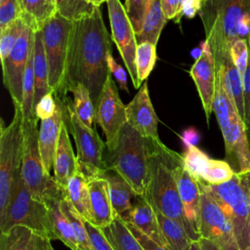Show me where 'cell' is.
<instances>
[{"mask_svg": "<svg viewBox=\"0 0 250 250\" xmlns=\"http://www.w3.org/2000/svg\"><path fill=\"white\" fill-rule=\"evenodd\" d=\"M111 53V39L104 25L100 8L75 21L69 34L65 87L83 84L96 106L104 85L110 73L107 57Z\"/></svg>", "mask_w": 250, "mask_h": 250, "instance_id": "6da1fadb", "label": "cell"}, {"mask_svg": "<svg viewBox=\"0 0 250 250\" xmlns=\"http://www.w3.org/2000/svg\"><path fill=\"white\" fill-rule=\"evenodd\" d=\"M148 158V186L144 197L153 203L164 215L179 222L193 240L186 221L181 201L175 165L182 156L166 146L161 141L146 139Z\"/></svg>", "mask_w": 250, "mask_h": 250, "instance_id": "7a4b0ae2", "label": "cell"}, {"mask_svg": "<svg viewBox=\"0 0 250 250\" xmlns=\"http://www.w3.org/2000/svg\"><path fill=\"white\" fill-rule=\"evenodd\" d=\"M248 14L250 0H202L199 16L216 69L230 57V47L239 38V25Z\"/></svg>", "mask_w": 250, "mask_h": 250, "instance_id": "3957f363", "label": "cell"}, {"mask_svg": "<svg viewBox=\"0 0 250 250\" xmlns=\"http://www.w3.org/2000/svg\"><path fill=\"white\" fill-rule=\"evenodd\" d=\"M106 170L120 175L138 196L144 197L148 186V158L146 140L126 123L120 130L111 149H104Z\"/></svg>", "mask_w": 250, "mask_h": 250, "instance_id": "277c9868", "label": "cell"}, {"mask_svg": "<svg viewBox=\"0 0 250 250\" xmlns=\"http://www.w3.org/2000/svg\"><path fill=\"white\" fill-rule=\"evenodd\" d=\"M230 221L240 250L250 246V171L235 173L227 183L208 185L199 181Z\"/></svg>", "mask_w": 250, "mask_h": 250, "instance_id": "5b68a950", "label": "cell"}, {"mask_svg": "<svg viewBox=\"0 0 250 250\" xmlns=\"http://www.w3.org/2000/svg\"><path fill=\"white\" fill-rule=\"evenodd\" d=\"M17 225L26 227L51 240L57 239L47 205L33 197L21 169L16 174L8 206L0 216V232H6Z\"/></svg>", "mask_w": 250, "mask_h": 250, "instance_id": "8992f818", "label": "cell"}, {"mask_svg": "<svg viewBox=\"0 0 250 250\" xmlns=\"http://www.w3.org/2000/svg\"><path fill=\"white\" fill-rule=\"evenodd\" d=\"M38 119L22 120V159L21 172L33 197L43 201L49 197L63 195L55 178L46 173L39 149Z\"/></svg>", "mask_w": 250, "mask_h": 250, "instance_id": "52a82bcc", "label": "cell"}, {"mask_svg": "<svg viewBox=\"0 0 250 250\" xmlns=\"http://www.w3.org/2000/svg\"><path fill=\"white\" fill-rule=\"evenodd\" d=\"M72 21L57 13L41 27L51 92L65 101V67ZM61 100V99H60Z\"/></svg>", "mask_w": 250, "mask_h": 250, "instance_id": "ba28073f", "label": "cell"}, {"mask_svg": "<svg viewBox=\"0 0 250 250\" xmlns=\"http://www.w3.org/2000/svg\"><path fill=\"white\" fill-rule=\"evenodd\" d=\"M63 104V121L73 136L79 171L88 179L102 177L106 171L104 162L105 144L99 137L95 128L85 125L76 114L72 103Z\"/></svg>", "mask_w": 250, "mask_h": 250, "instance_id": "9c48e42d", "label": "cell"}, {"mask_svg": "<svg viewBox=\"0 0 250 250\" xmlns=\"http://www.w3.org/2000/svg\"><path fill=\"white\" fill-rule=\"evenodd\" d=\"M14 107L11 123L5 127L1 119L0 126V216L8 206L16 174L21 167L23 116L20 106Z\"/></svg>", "mask_w": 250, "mask_h": 250, "instance_id": "30bf717a", "label": "cell"}, {"mask_svg": "<svg viewBox=\"0 0 250 250\" xmlns=\"http://www.w3.org/2000/svg\"><path fill=\"white\" fill-rule=\"evenodd\" d=\"M200 190V238L213 242L220 250H240L230 221L212 196L201 188Z\"/></svg>", "mask_w": 250, "mask_h": 250, "instance_id": "8fae6325", "label": "cell"}, {"mask_svg": "<svg viewBox=\"0 0 250 250\" xmlns=\"http://www.w3.org/2000/svg\"><path fill=\"white\" fill-rule=\"evenodd\" d=\"M95 121L105 136V148L111 149L122 127L127 123L126 106L122 103L111 74L108 75L96 104Z\"/></svg>", "mask_w": 250, "mask_h": 250, "instance_id": "7c38bea8", "label": "cell"}, {"mask_svg": "<svg viewBox=\"0 0 250 250\" xmlns=\"http://www.w3.org/2000/svg\"><path fill=\"white\" fill-rule=\"evenodd\" d=\"M106 4L111 28V39L121 55L134 86L140 88L141 84L138 79L136 65V52L138 45L136 41V33L129 21L125 7L121 4L120 0H107Z\"/></svg>", "mask_w": 250, "mask_h": 250, "instance_id": "4fadbf2b", "label": "cell"}, {"mask_svg": "<svg viewBox=\"0 0 250 250\" xmlns=\"http://www.w3.org/2000/svg\"><path fill=\"white\" fill-rule=\"evenodd\" d=\"M33 40L34 31L25 25L11 53L2 62L4 85L11 95L14 105L21 108L22 104L23 75Z\"/></svg>", "mask_w": 250, "mask_h": 250, "instance_id": "5bb4252c", "label": "cell"}, {"mask_svg": "<svg viewBox=\"0 0 250 250\" xmlns=\"http://www.w3.org/2000/svg\"><path fill=\"white\" fill-rule=\"evenodd\" d=\"M175 175L186 221L191 230L193 240H198L200 238L201 190L198 180L191 176L186 169L183 155L178 159L175 165Z\"/></svg>", "mask_w": 250, "mask_h": 250, "instance_id": "9a60e30c", "label": "cell"}, {"mask_svg": "<svg viewBox=\"0 0 250 250\" xmlns=\"http://www.w3.org/2000/svg\"><path fill=\"white\" fill-rule=\"evenodd\" d=\"M189 75L194 81L207 122L213 112V100L216 85V64L207 41L202 42L201 51L192 64Z\"/></svg>", "mask_w": 250, "mask_h": 250, "instance_id": "2e32d148", "label": "cell"}, {"mask_svg": "<svg viewBox=\"0 0 250 250\" xmlns=\"http://www.w3.org/2000/svg\"><path fill=\"white\" fill-rule=\"evenodd\" d=\"M247 129L245 122L237 114L221 131L225 143L226 161L235 173L250 171V146Z\"/></svg>", "mask_w": 250, "mask_h": 250, "instance_id": "e0dca14e", "label": "cell"}, {"mask_svg": "<svg viewBox=\"0 0 250 250\" xmlns=\"http://www.w3.org/2000/svg\"><path fill=\"white\" fill-rule=\"evenodd\" d=\"M127 123L144 138L159 140L158 117L151 104L147 83L144 82L133 100L126 105Z\"/></svg>", "mask_w": 250, "mask_h": 250, "instance_id": "ac0fdd59", "label": "cell"}, {"mask_svg": "<svg viewBox=\"0 0 250 250\" xmlns=\"http://www.w3.org/2000/svg\"><path fill=\"white\" fill-rule=\"evenodd\" d=\"M57 101V109L55 114L41 121L39 127V149L42 162L46 173L50 174L54 166L56 149L59 142L60 132L63 123V104L62 101L55 97Z\"/></svg>", "mask_w": 250, "mask_h": 250, "instance_id": "d6986e66", "label": "cell"}, {"mask_svg": "<svg viewBox=\"0 0 250 250\" xmlns=\"http://www.w3.org/2000/svg\"><path fill=\"white\" fill-rule=\"evenodd\" d=\"M89 194L92 222L101 229L108 227L116 215L112 207L108 183L104 177L89 180Z\"/></svg>", "mask_w": 250, "mask_h": 250, "instance_id": "ffe728a7", "label": "cell"}, {"mask_svg": "<svg viewBox=\"0 0 250 250\" xmlns=\"http://www.w3.org/2000/svg\"><path fill=\"white\" fill-rule=\"evenodd\" d=\"M54 178L59 188L64 192L68 180L74 176L78 170L77 158L74 155L72 146L69 140V134L66 124L62 123L59 142L56 149V155L54 160Z\"/></svg>", "mask_w": 250, "mask_h": 250, "instance_id": "44dd1931", "label": "cell"}, {"mask_svg": "<svg viewBox=\"0 0 250 250\" xmlns=\"http://www.w3.org/2000/svg\"><path fill=\"white\" fill-rule=\"evenodd\" d=\"M125 222L133 224L150 239L161 245H167L160 229L154 210L150 203L142 196H136L132 209L123 218Z\"/></svg>", "mask_w": 250, "mask_h": 250, "instance_id": "7402d4cb", "label": "cell"}, {"mask_svg": "<svg viewBox=\"0 0 250 250\" xmlns=\"http://www.w3.org/2000/svg\"><path fill=\"white\" fill-rule=\"evenodd\" d=\"M0 234V250H55L51 239L21 225Z\"/></svg>", "mask_w": 250, "mask_h": 250, "instance_id": "603a6c76", "label": "cell"}, {"mask_svg": "<svg viewBox=\"0 0 250 250\" xmlns=\"http://www.w3.org/2000/svg\"><path fill=\"white\" fill-rule=\"evenodd\" d=\"M102 177L108 183L110 199L116 217L123 219L132 209V198L136 197L137 194L130 185L116 172L106 170Z\"/></svg>", "mask_w": 250, "mask_h": 250, "instance_id": "cb8c5ba5", "label": "cell"}, {"mask_svg": "<svg viewBox=\"0 0 250 250\" xmlns=\"http://www.w3.org/2000/svg\"><path fill=\"white\" fill-rule=\"evenodd\" d=\"M63 195L57 197H49L44 200L48 207L51 223L58 240H61L70 250H79L78 243L73 231V229L63 213L61 201Z\"/></svg>", "mask_w": 250, "mask_h": 250, "instance_id": "d4e9b609", "label": "cell"}, {"mask_svg": "<svg viewBox=\"0 0 250 250\" xmlns=\"http://www.w3.org/2000/svg\"><path fill=\"white\" fill-rule=\"evenodd\" d=\"M33 69H34V109L39 101L51 92L48 81V64L44 51L41 29L34 31L33 40ZM52 93V92H51ZM35 111V110H34Z\"/></svg>", "mask_w": 250, "mask_h": 250, "instance_id": "484cf974", "label": "cell"}, {"mask_svg": "<svg viewBox=\"0 0 250 250\" xmlns=\"http://www.w3.org/2000/svg\"><path fill=\"white\" fill-rule=\"evenodd\" d=\"M21 19L33 31L41 29L43 24L57 13L56 0H21Z\"/></svg>", "mask_w": 250, "mask_h": 250, "instance_id": "4316f807", "label": "cell"}, {"mask_svg": "<svg viewBox=\"0 0 250 250\" xmlns=\"http://www.w3.org/2000/svg\"><path fill=\"white\" fill-rule=\"evenodd\" d=\"M63 193L80 216L92 222L89 180L79 170L68 180Z\"/></svg>", "mask_w": 250, "mask_h": 250, "instance_id": "83f0119b", "label": "cell"}, {"mask_svg": "<svg viewBox=\"0 0 250 250\" xmlns=\"http://www.w3.org/2000/svg\"><path fill=\"white\" fill-rule=\"evenodd\" d=\"M216 71L221 72L225 89L231 101L233 102L239 116L245 122L242 76L235 64L233 63L231 56L229 57L222 63V65L218 69H216Z\"/></svg>", "mask_w": 250, "mask_h": 250, "instance_id": "f1b7e54d", "label": "cell"}, {"mask_svg": "<svg viewBox=\"0 0 250 250\" xmlns=\"http://www.w3.org/2000/svg\"><path fill=\"white\" fill-rule=\"evenodd\" d=\"M147 201L150 203L154 210L160 229L164 235L168 247H170L172 250H188L192 240L188 236L185 228L176 220H173L168 216L164 215L149 200Z\"/></svg>", "mask_w": 250, "mask_h": 250, "instance_id": "f546056e", "label": "cell"}, {"mask_svg": "<svg viewBox=\"0 0 250 250\" xmlns=\"http://www.w3.org/2000/svg\"><path fill=\"white\" fill-rule=\"evenodd\" d=\"M213 112L216 115L221 131L230 123V121L235 115L238 114L233 102L231 101V99L229 98V96L228 95L225 89L222 74L220 71H216V85H215V94H214V100H213Z\"/></svg>", "mask_w": 250, "mask_h": 250, "instance_id": "4dcf8cb0", "label": "cell"}, {"mask_svg": "<svg viewBox=\"0 0 250 250\" xmlns=\"http://www.w3.org/2000/svg\"><path fill=\"white\" fill-rule=\"evenodd\" d=\"M168 20L165 18L160 0H153L152 4L146 16L143 29L136 34L137 44L143 42H150L157 45L160 33Z\"/></svg>", "mask_w": 250, "mask_h": 250, "instance_id": "1f68e13d", "label": "cell"}, {"mask_svg": "<svg viewBox=\"0 0 250 250\" xmlns=\"http://www.w3.org/2000/svg\"><path fill=\"white\" fill-rule=\"evenodd\" d=\"M102 229L114 250H145L120 217H116L108 227Z\"/></svg>", "mask_w": 250, "mask_h": 250, "instance_id": "d6a6232c", "label": "cell"}, {"mask_svg": "<svg viewBox=\"0 0 250 250\" xmlns=\"http://www.w3.org/2000/svg\"><path fill=\"white\" fill-rule=\"evenodd\" d=\"M68 91H70L73 95L72 105L76 114L85 125L93 128L96 107L91 99L89 90L83 84L78 83L69 86Z\"/></svg>", "mask_w": 250, "mask_h": 250, "instance_id": "836d02e7", "label": "cell"}, {"mask_svg": "<svg viewBox=\"0 0 250 250\" xmlns=\"http://www.w3.org/2000/svg\"><path fill=\"white\" fill-rule=\"evenodd\" d=\"M61 205L63 213L67 217L73 229L79 250H93L91 246L90 238L88 235V231L85 226L84 218H82L80 214L74 209V207L69 202V200L65 197V195L62 197L61 201Z\"/></svg>", "mask_w": 250, "mask_h": 250, "instance_id": "e575fe53", "label": "cell"}, {"mask_svg": "<svg viewBox=\"0 0 250 250\" xmlns=\"http://www.w3.org/2000/svg\"><path fill=\"white\" fill-rule=\"evenodd\" d=\"M156 59V45L150 42H143L137 45L136 65L140 84L150 74L154 67Z\"/></svg>", "mask_w": 250, "mask_h": 250, "instance_id": "d590c367", "label": "cell"}, {"mask_svg": "<svg viewBox=\"0 0 250 250\" xmlns=\"http://www.w3.org/2000/svg\"><path fill=\"white\" fill-rule=\"evenodd\" d=\"M183 157L184 165L188 173L196 180L201 181L211 158L195 145H188Z\"/></svg>", "mask_w": 250, "mask_h": 250, "instance_id": "8d00e7d4", "label": "cell"}, {"mask_svg": "<svg viewBox=\"0 0 250 250\" xmlns=\"http://www.w3.org/2000/svg\"><path fill=\"white\" fill-rule=\"evenodd\" d=\"M58 13L70 21L81 20L91 15L96 7L85 0H56Z\"/></svg>", "mask_w": 250, "mask_h": 250, "instance_id": "74e56055", "label": "cell"}, {"mask_svg": "<svg viewBox=\"0 0 250 250\" xmlns=\"http://www.w3.org/2000/svg\"><path fill=\"white\" fill-rule=\"evenodd\" d=\"M234 174L235 172L226 160L211 158L201 181L208 185H221L229 182Z\"/></svg>", "mask_w": 250, "mask_h": 250, "instance_id": "f35d334b", "label": "cell"}, {"mask_svg": "<svg viewBox=\"0 0 250 250\" xmlns=\"http://www.w3.org/2000/svg\"><path fill=\"white\" fill-rule=\"evenodd\" d=\"M25 23L20 18L12 22L9 26H7L3 31H0V59L1 62H3L12 49L16 45L18 39L20 38Z\"/></svg>", "mask_w": 250, "mask_h": 250, "instance_id": "ab89813d", "label": "cell"}, {"mask_svg": "<svg viewBox=\"0 0 250 250\" xmlns=\"http://www.w3.org/2000/svg\"><path fill=\"white\" fill-rule=\"evenodd\" d=\"M153 0H125V10L136 34H139Z\"/></svg>", "mask_w": 250, "mask_h": 250, "instance_id": "60d3db41", "label": "cell"}, {"mask_svg": "<svg viewBox=\"0 0 250 250\" xmlns=\"http://www.w3.org/2000/svg\"><path fill=\"white\" fill-rule=\"evenodd\" d=\"M230 56L233 63L237 67L241 76L246 71L250 58V49L248 40L238 38L230 47Z\"/></svg>", "mask_w": 250, "mask_h": 250, "instance_id": "b9f144b4", "label": "cell"}, {"mask_svg": "<svg viewBox=\"0 0 250 250\" xmlns=\"http://www.w3.org/2000/svg\"><path fill=\"white\" fill-rule=\"evenodd\" d=\"M21 8L19 0H0V31L20 19Z\"/></svg>", "mask_w": 250, "mask_h": 250, "instance_id": "7bdbcfd3", "label": "cell"}, {"mask_svg": "<svg viewBox=\"0 0 250 250\" xmlns=\"http://www.w3.org/2000/svg\"><path fill=\"white\" fill-rule=\"evenodd\" d=\"M84 222L93 250H114L101 228L85 219Z\"/></svg>", "mask_w": 250, "mask_h": 250, "instance_id": "ee69618b", "label": "cell"}, {"mask_svg": "<svg viewBox=\"0 0 250 250\" xmlns=\"http://www.w3.org/2000/svg\"><path fill=\"white\" fill-rule=\"evenodd\" d=\"M57 109V101L54 98L53 93L46 94L37 104L35 106V115L36 118L39 120H45L52 117Z\"/></svg>", "mask_w": 250, "mask_h": 250, "instance_id": "f6af8a7d", "label": "cell"}, {"mask_svg": "<svg viewBox=\"0 0 250 250\" xmlns=\"http://www.w3.org/2000/svg\"><path fill=\"white\" fill-rule=\"evenodd\" d=\"M125 223H126V226L129 229V230L133 233V235L137 238V240L142 244V246L145 248V250H172L170 247H168L166 245L158 244L157 242L150 239L147 235H146L144 232H142L133 224H131L129 222H125Z\"/></svg>", "mask_w": 250, "mask_h": 250, "instance_id": "bcb514c9", "label": "cell"}, {"mask_svg": "<svg viewBox=\"0 0 250 250\" xmlns=\"http://www.w3.org/2000/svg\"><path fill=\"white\" fill-rule=\"evenodd\" d=\"M243 84V101L245 111V123L248 129H250V58L246 71L242 75Z\"/></svg>", "mask_w": 250, "mask_h": 250, "instance_id": "7dc6e473", "label": "cell"}, {"mask_svg": "<svg viewBox=\"0 0 250 250\" xmlns=\"http://www.w3.org/2000/svg\"><path fill=\"white\" fill-rule=\"evenodd\" d=\"M107 63H108L110 73L114 75L115 79L117 80V82L119 84V87L122 90H125L126 92H129L128 86H127V73L123 69V67L115 62L111 53L107 57Z\"/></svg>", "mask_w": 250, "mask_h": 250, "instance_id": "c3c4849f", "label": "cell"}, {"mask_svg": "<svg viewBox=\"0 0 250 250\" xmlns=\"http://www.w3.org/2000/svg\"><path fill=\"white\" fill-rule=\"evenodd\" d=\"M163 14L167 20H175L178 21L181 19L182 0H160Z\"/></svg>", "mask_w": 250, "mask_h": 250, "instance_id": "681fc988", "label": "cell"}, {"mask_svg": "<svg viewBox=\"0 0 250 250\" xmlns=\"http://www.w3.org/2000/svg\"><path fill=\"white\" fill-rule=\"evenodd\" d=\"M202 7V0H187L182 3L181 17L186 16L189 19L195 17L198 14Z\"/></svg>", "mask_w": 250, "mask_h": 250, "instance_id": "f907efd6", "label": "cell"}, {"mask_svg": "<svg viewBox=\"0 0 250 250\" xmlns=\"http://www.w3.org/2000/svg\"><path fill=\"white\" fill-rule=\"evenodd\" d=\"M201 250H220L218 246H216L213 242L205 239V238H199Z\"/></svg>", "mask_w": 250, "mask_h": 250, "instance_id": "816d5d0a", "label": "cell"}, {"mask_svg": "<svg viewBox=\"0 0 250 250\" xmlns=\"http://www.w3.org/2000/svg\"><path fill=\"white\" fill-rule=\"evenodd\" d=\"M88 4L96 7V8H100V6L104 3V2H106L107 0H85Z\"/></svg>", "mask_w": 250, "mask_h": 250, "instance_id": "f5cc1de1", "label": "cell"}, {"mask_svg": "<svg viewBox=\"0 0 250 250\" xmlns=\"http://www.w3.org/2000/svg\"><path fill=\"white\" fill-rule=\"evenodd\" d=\"M188 250H201V246H200V242L199 239L198 240H192Z\"/></svg>", "mask_w": 250, "mask_h": 250, "instance_id": "db71d44e", "label": "cell"}, {"mask_svg": "<svg viewBox=\"0 0 250 250\" xmlns=\"http://www.w3.org/2000/svg\"><path fill=\"white\" fill-rule=\"evenodd\" d=\"M248 43H249V49H250V34H249V38H248Z\"/></svg>", "mask_w": 250, "mask_h": 250, "instance_id": "11a10c76", "label": "cell"}, {"mask_svg": "<svg viewBox=\"0 0 250 250\" xmlns=\"http://www.w3.org/2000/svg\"><path fill=\"white\" fill-rule=\"evenodd\" d=\"M245 250H250V246H249V247H247Z\"/></svg>", "mask_w": 250, "mask_h": 250, "instance_id": "9f6ffc18", "label": "cell"}, {"mask_svg": "<svg viewBox=\"0 0 250 250\" xmlns=\"http://www.w3.org/2000/svg\"><path fill=\"white\" fill-rule=\"evenodd\" d=\"M185 1H187V0H182V3H183V2H185Z\"/></svg>", "mask_w": 250, "mask_h": 250, "instance_id": "6f0895ef", "label": "cell"}, {"mask_svg": "<svg viewBox=\"0 0 250 250\" xmlns=\"http://www.w3.org/2000/svg\"><path fill=\"white\" fill-rule=\"evenodd\" d=\"M19 1H21V0H19Z\"/></svg>", "mask_w": 250, "mask_h": 250, "instance_id": "680465c9", "label": "cell"}]
</instances>
